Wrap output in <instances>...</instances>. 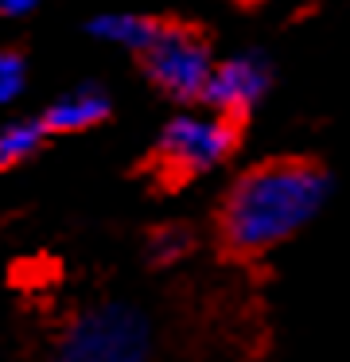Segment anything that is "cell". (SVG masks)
Here are the masks:
<instances>
[{
  "mask_svg": "<svg viewBox=\"0 0 350 362\" xmlns=\"http://www.w3.org/2000/svg\"><path fill=\"white\" fill-rule=\"evenodd\" d=\"M327 199V172L311 160H269L230 187L222 234L230 250L261 253L303 230Z\"/></svg>",
  "mask_w": 350,
  "mask_h": 362,
  "instance_id": "6da1fadb",
  "label": "cell"
},
{
  "mask_svg": "<svg viewBox=\"0 0 350 362\" xmlns=\"http://www.w3.org/2000/svg\"><path fill=\"white\" fill-rule=\"evenodd\" d=\"M140 59H144V74L175 102L202 98L214 74L210 40L194 24H175V20H160V32L140 51Z\"/></svg>",
  "mask_w": 350,
  "mask_h": 362,
  "instance_id": "7a4b0ae2",
  "label": "cell"
},
{
  "mask_svg": "<svg viewBox=\"0 0 350 362\" xmlns=\"http://www.w3.org/2000/svg\"><path fill=\"white\" fill-rule=\"evenodd\" d=\"M148 358V323L124 304L93 308L78 315L62 335L59 362H144Z\"/></svg>",
  "mask_w": 350,
  "mask_h": 362,
  "instance_id": "3957f363",
  "label": "cell"
},
{
  "mask_svg": "<svg viewBox=\"0 0 350 362\" xmlns=\"http://www.w3.org/2000/svg\"><path fill=\"white\" fill-rule=\"evenodd\" d=\"M238 133L241 121L222 117V113H210V117L183 113V117L168 121V129L156 141V164L175 180L199 175L230 156L233 144H238Z\"/></svg>",
  "mask_w": 350,
  "mask_h": 362,
  "instance_id": "277c9868",
  "label": "cell"
},
{
  "mask_svg": "<svg viewBox=\"0 0 350 362\" xmlns=\"http://www.w3.org/2000/svg\"><path fill=\"white\" fill-rule=\"evenodd\" d=\"M264 90H269V66H264V59L238 55V59H226V63L214 66L210 86L202 98L214 105V113L241 121L257 102H261Z\"/></svg>",
  "mask_w": 350,
  "mask_h": 362,
  "instance_id": "5b68a950",
  "label": "cell"
},
{
  "mask_svg": "<svg viewBox=\"0 0 350 362\" xmlns=\"http://www.w3.org/2000/svg\"><path fill=\"white\" fill-rule=\"evenodd\" d=\"M105 113H109V102L101 98V90L86 86V90H74V94L59 98L43 113L39 125L47 133H82V129H93L98 121H105Z\"/></svg>",
  "mask_w": 350,
  "mask_h": 362,
  "instance_id": "8992f818",
  "label": "cell"
},
{
  "mask_svg": "<svg viewBox=\"0 0 350 362\" xmlns=\"http://www.w3.org/2000/svg\"><path fill=\"white\" fill-rule=\"evenodd\" d=\"M90 32L101 35V40L121 43V47L144 51L156 40V32H160V20H152V16H98L90 24Z\"/></svg>",
  "mask_w": 350,
  "mask_h": 362,
  "instance_id": "52a82bcc",
  "label": "cell"
},
{
  "mask_svg": "<svg viewBox=\"0 0 350 362\" xmlns=\"http://www.w3.org/2000/svg\"><path fill=\"white\" fill-rule=\"evenodd\" d=\"M47 141V129L39 121H20V125H8L0 133V168H12L20 160L35 156L39 144Z\"/></svg>",
  "mask_w": 350,
  "mask_h": 362,
  "instance_id": "ba28073f",
  "label": "cell"
},
{
  "mask_svg": "<svg viewBox=\"0 0 350 362\" xmlns=\"http://www.w3.org/2000/svg\"><path fill=\"white\" fill-rule=\"evenodd\" d=\"M23 90V59L16 51H0V105H8Z\"/></svg>",
  "mask_w": 350,
  "mask_h": 362,
  "instance_id": "9c48e42d",
  "label": "cell"
},
{
  "mask_svg": "<svg viewBox=\"0 0 350 362\" xmlns=\"http://www.w3.org/2000/svg\"><path fill=\"white\" fill-rule=\"evenodd\" d=\"M152 250H156L160 261H171V257H179V253L187 250V234L183 230H163V234H156Z\"/></svg>",
  "mask_w": 350,
  "mask_h": 362,
  "instance_id": "30bf717a",
  "label": "cell"
},
{
  "mask_svg": "<svg viewBox=\"0 0 350 362\" xmlns=\"http://www.w3.org/2000/svg\"><path fill=\"white\" fill-rule=\"evenodd\" d=\"M39 0H0V12L4 16H23V12H31Z\"/></svg>",
  "mask_w": 350,
  "mask_h": 362,
  "instance_id": "8fae6325",
  "label": "cell"
},
{
  "mask_svg": "<svg viewBox=\"0 0 350 362\" xmlns=\"http://www.w3.org/2000/svg\"><path fill=\"white\" fill-rule=\"evenodd\" d=\"M238 4H257V0H238Z\"/></svg>",
  "mask_w": 350,
  "mask_h": 362,
  "instance_id": "7c38bea8",
  "label": "cell"
}]
</instances>
